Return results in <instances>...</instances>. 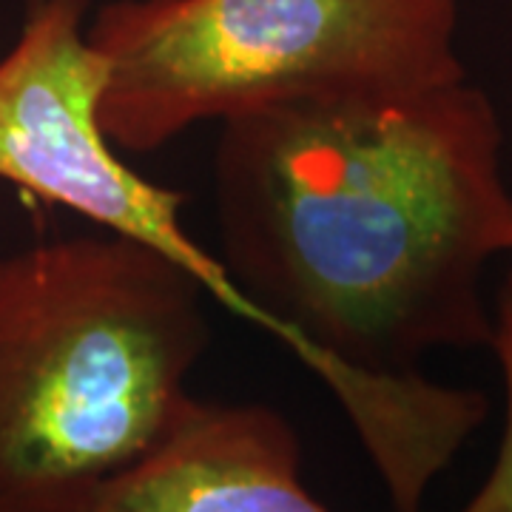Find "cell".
<instances>
[{
    "label": "cell",
    "mask_w": 512,
    "mask_h": 512,
    "mask_svg": "<svg viewBox=\"0 0 512 512\" xmlns=\"http://www.w3.org/2000/svg\"><path fill=\"white\" fill-rule=\"evenodd\" d=\"M501 143L467 80L220 123V262L345 407L396 512L421 510L487 416L478 390L433 384L419 359L493 342L481 276L512 254Z\"/></svg>",
    "instance_id": "obj_1"
},
{
    "label": "cell",
    "mask_w": 512,
    "mask_h": 512,
    "mask_svg": "<svg viewBox=\"0 0 512 512\" xmlns=\"http://www.w3.org/2000/svg\"><path fill=\"white\" fill-rule=\"evenodd\" d=\"M72 512H333L302 481L293 424L268 404L194 402L137 467Z\"/></svg>",
    "instance_id": "obj_5"
},
{
    "label": "cell",
    "mask_w": 512,
    "mask_h": 512,
    "mask_svg": "<svg viewBox=\"0 0 512 512\" xmlns=\"http://www.w3.org/2000/svg\"><path fill=\"white\" fill-rule=\"evenodd\" d=\"M205 296L106 231L0 259V512H72L174 430L211 345Z\"/></svg>",
    "instance_id": "obj_2"
},
{
    "label": "cell",
    "mask_w": 512,
    "mask_h": 512,
    "mask_svg": "<svg viewBox=\"0 0 512 512\" xmlns=\"http://www.w3.org/2000/svg\"><path fill=\"white\" fill-rule=\"evenodd\" d=\"M456 0H111L100 123L131 154L200 123L299 100L416 94L467 80Z\"/></svg>",
    "instance_id": "obj_3"
},
{
    "label": "cell",
    "mask_w": 512,
    "mask_h": 512,
    "mask_svg": "<svg viewBox=\"0 0 512 512\" xmlns=\"http://www.w3.org/2000/svg\"><path fill=\"white\" fill-rule=\"evenodd\" d=\"M490 348L495 350L501 373H504L507 421H504V436H501V450L495 458L493 473L458 512H512V271L501 285Z\"/></svg>",
    "instance_id": "obj_6"
},
{
    "label": "cell",
    "mask_w": 512,
    "mask_h": 512,
    "mask_svg": "<svg viewBox=\"0 0 512 512\" xmlns=\"http://www.w3.org/2000/svg\"><path fill=\"white\" fill-rule=\"evenodd\" d=\"M92 0H32L0 57V180L134 239L188 274L228 311L268 330L220 256L185 231V194L140 177L100 123L109 66L89 40Z\"/></svg>",
    "instance_id": "obj_4"
}]
</instances>
